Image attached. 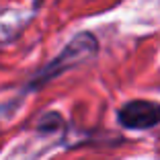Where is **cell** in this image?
I'll use <instances>...</instances> for the list:
<instances>
[{
	"instance_id": "cell-2",
	"label": "cell",
	"mask_w": 160,
	"mask_h": 160,
	"mask_svg": "<svg viewBox=\"0 0 160 160\" xmlns=\"http://www.w3.org/2000/svg\"><path fill=\"white\" fill-rule=\"evenodd\" d=\"M119 123L125 129H150L160 123V103L132 101L119 109Z\"/></svg>"
},
{
	"instance_id": "cell-1",
	"label": "cell",
	"mask_w": 160,
	"mask_h": 160,
	"mask_svg": "<svg viewBox=\"0 0 160 160\" xmlns=\"http://www.w3.org/2000/svg\"><path fill=\"white\" fill-rule=\"evenodd\" d=\"M97 49H99V43H97V37H94V35H90V33L76 35V37L62 49L60 56H58L56 60H52L37 76H35L31 86H41V84H45V82H49L52 78L60 76L62 72H66V70H70V68L82 64V62L90 60V58L97 53Z\"/></svg>"
}]
</instances>
